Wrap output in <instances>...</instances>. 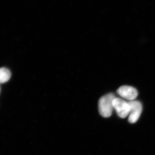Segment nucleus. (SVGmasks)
Instances as JSON below:
<instances>
[{"label":"nucleus","mask_w":155,"mask_h":155,"mask_svg":"<svg viewBox=\"0 0 155 155\" xmlns=\"http://www.w3.org/2000/svg\"><path fill=\"white\" fill-rule=\"evenodd\" d=\"M116 97L113 94H108L100 99L98 110L101 116L108 118L112 115L113 109V101Z\"/></svg>","instance_id":"1"},{"label":"nucleus","mask_w":155,"mask_h":155,"mask_svg":"<svg viewBox=\"0 0 155 155\" xmlns=\"http://www.w3.org/2000/svg\"><path fill=\"white\" fill-rule=\"evenodd\" d=\"M113 107L120 118H126L129 115L130 112L129 104L122 99L115 98L113 101Z\"/></svg>","instance_id":"2"},{"label":"nucleus","mask_w":155,"mask_h":155,"mask_svg":"<svg viewBox=\"0 0 155 155\" xmlns=\"http://www.w3.org/2000/svg\"><path fill=\"white\" fill-rule=\"evenodd\" d=\"M130 112H129L128 122L130 123H134L138 121L142 111V106L140 102L137 101H132L128 102Z\"/></svg>","instance_id":"3"},{"label":"nucleus","mask_w":155,"mask_h":155,"mask_svg":"<svg viewBox=\"0 0 155 155\" xmlns=\"http://www.w3.org/2000/svg\"><path fill=\"white\" fill-rule=\"evenodd\" d=\"M117 93L125 99L129 101H134L138 95L136 89L131 86L120 87L117 91Z\"/></svg>","instance_id":"4"},{"label":"nucleus","mask_w":155,"mask_h":155,"mask_svg":"<svg viewBox=\"0 0 155 155\" xmlns=\"http://www.w3.org/2000/svg\"><path fill=\"white\" fill-rule=\"evenodd\" d=\"M11 72L8 69L5 67L0 68V84L5 83L10 80Z\"/></svg>","instance_id":"5"}]
</instances>
